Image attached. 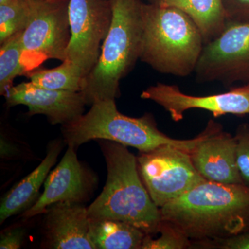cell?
<instances>
[{"label": "cell", "instance_id": "cell-18", "mask_svg": "<svg viewBox=\"0 0 249 249\" xmlns=\"http://www.w3.org/2000/svg\"><path fill=\"white\" fill-rule=\"evenodd\" d=\"M24 76L36 86L62 91H80L83 80L76 67L67 60L55 68L36 67L26 72Z\"/></svg>", "mask_w": 249, "mask_h": 249}, {"label": "cell", "instance_id": "cell-15", "mask_svg": "<svg viewBox=\"0 0 249 249\" xmlns=\"http://www.w3.org/2000/svg\"><path fill=\"white\" fill-rule=\"evenodd\" d=\"M62 150L61 142L53 141L49 144L47 155L40 164L13 187L1 199L0 224L12 216L24 212L38 199L39 193L52 167L56 163Z\"/></svg>", "mask_w": 249, "mask_h": 249}, {"label": "cell", "instance_id": "cell-16", "mask_svg": "<svg viewBox=\"0 0 249 249\" xmlns=\"http://www.w3.org/2000/svg\"><path fill=\"white\" fill-rule=\"evenodd\" d=\"M149 2L181 10L199 28L204 45L217 37L227 26L222 0H149Z\"/></svg>", "mask_w": 249, "mask_h": 249}, {"label": "cell", "instance_id": "cell-9", "mask_svg": "<svg viewBox=\"0 0 249 249\" xmlns=\"http://www.w3.org/2000/svg\"><path fill=\"white\" fill-rule=\"evenodd\" d=\"M71 40L66 60L82 78L96 65L112 20L111 0H69Z\"/></svg>", "mask_w": 249, "mask_h": 249}, {"label": "cell", "instance_id": "cell-23", "mask_svg": "<svg viewBox=\"0 0 249 249\" xmlns=\"http://www.w3.org/2000/svg\"><path fill=\"white\" fill-rule=\"evenodd\" d=\"M192 248L249 249V231L226 238L196 242Z\"/></svg>", "mask_w": 249, "mask_h": 249}, {"label": "cell", "instance_id": "cell-7", "mask_svg": "<svg viewBox=\"0 0 249 249\" xmlns=\"http://www.w3.org/2000/svg\"><path fill=\"white\" fill-rule=\"evenodd\" d=\"M137 164L142 182L160 209L205 180L189 152L171 145L140 152Z\"/></svg>", "mask_w": 249, "mask_h": 249}, {"label": "cell", "instance_id": "cell-26", "mask_svg": "<svg viewBox=\"0 0 249 249\" xmlns=\"http://www.w3.org/2000/svg\"><path fill=\"white\" fill-rule=\"evenodd\" d=\"M0 155L3 160L14 158L19 153L18 146L9 140H6L2 136L0 140Z\"/></svg>", "mask_w": 249, "mask_h": 249}, {"label": "cell", "instance_id": "cell-20", "mask_svg": "<svg viewBox=\"0 0 249 249\" xmlns=\"http://www.w3.org/2000/svg\"><path fill=\"white\" fill-rule=\"evenodd\" d=\"M29 19L28 0H0V45L24 31Z\"/></svg>", "mask_w": 249, "mask_h": 249}, {"label": "cell", "instance_id": "cell-5", "mask_svg": "<svg viewBox=\"0 0 249 249\" xmlns=\"http://www.w3.org/2000/svg\"><path fill=\"white\" fill-rule=\"evenodd\" d=\"M86 114L62 125L67 145L74 147L91 140H107L147 152L165 146L178 147L190 152L200 141L195 138L180 140L160 132L153 116L129 117L118 110L115 100L93 103Z\"/></svg>", "mask_w": 249, "mask_h": 249}, {"label": "cell", "instance_id": "cell-22", "mask_svg": "<svg viewBox=\"0 0 249 249\" xmlns=\"http://www.w3.org/2000/svg\"><path fill=\"white\" fill-rule=\"evenodd\" d=\"M234 137L239 173L243 184L249 187V124H239Z\"/></svg>", "mask_w": 249, "mask_h": 249}, {"label": "cell", "instance_id": "cell-10", "mask_svg": "<svg viewBox=\"0 0 249 249\" xmlns=\"http://www.w3.org/2000/svg\"><path fill=\"white\" fill-rule=\"evenodd\" d=\"M141 98L160 105L175 122L182 120L186 111L194 109L209 111L215 118L249 114V83L227 92L205 96H191L182 92L178 85L157 83L143 90Z\"/></svg>", "mask_w": 249, "mask_h": 249}, {"label": "cell", "instance_id": "cell-13", "mask_svg": "<svg viewBox=\"0 0 249 249\" xmlns=\"http://www.w3.org/2000/svg\"><path fill=\"white\" fill-rule=\"evenodd\" d=\"M207 125V135L189 152L195 168L207 181L243 184L236 160L235 137L213 120Z\"/></svg>", "mask_w": 249, "mask_h": 249}, {"label": "cell", "instance_id": "cell-2", "mask_svg": "<svg viewBox=\"0 0 249 249\" xmlns=\"http://www.w3.org/2000/svg\"><path fill=\"white\" fill-rule=\"evenodd\" d=\"M98 141L107 165V181L88 208V215L90 219L122 221L152 235L161 216L141 178L137 157L122 144Z\"/></svg>", "mask_w": 249, "mask_h": 249}, {"label": "cell", "instance_id": "cell-17", "mask_svg": "<svg viewBox=\"0 0 249 249\" xmlns=\"http://www.w3.org/2000/svg\"><path fill=\"white\" fill-rule=\"evenodd\" d=\"M145 235L122 221L90 219V238L96 249H141Z\"/></svg>", "mask_w": 249, "mask_h": 249}, {"label": "cell", "instance_id": "cell-4", "mask_svg": "<svg viewBox=\"0 0 249 249\" xmlns=\"http://www.w3.org/2000/svg\"><path fill=\"white\" fill-rule=\"evenodd\" d=\"M112 20L96 65L82 80L87 105L120 96L121 80L140 60L142 45L141 0H111Z\"/></svg>", "mask_w": 249, "mask_h": 249}, {"label": "cell", "instance_id": "cell-21", "mask_svg": "<svg viewBox=\"0 0 249 249\" xmlns=\"http://www.w3.org/2000/svg\"><path fill=\"white\" fill-rule=\"evenodd\" d=\"M192 249V242L172 223L161 219L152 235H145L141 249Z\"/></svg>", "mask_w": 249, "mask_h": 249}, {"label": "cell", "instance_id": "cell-25", "mask_svg": "<svg viewBox=\"0 0 249 249\" xmlns=\"http://www.w3.org/2000/svg\"><path fill=\"white\" fill-rule=\"evenodd\" d=\"M25 230L21 227H13L1 232L0 249H19L22 247Z\"/></svg>", "mask_w": 249, "mask_h": 249}, {"label": "cell", "instance_id": "cell-3", "mask_svg": "<svg viewBox=\"0 0 249 249\" xmlns=\"http://www.w3.org/2000/svg\"><path fill=\"white\" fill-rule=\"evenodd\" d=\"M140 60L163 74L189 76L196 71L204 42L199 28L181 10L142 2Z\"/></svg>", "mask_w": 249, "mask_h": 249}, {"label": "cell", "instance_id": "cell-24", "mask_svg": "<svg viewBox=\"0 0 249 249\" xmlns=\"http://www.w3.org/2000/svg\"><path fill=\"white\" fill-rule=\"evenodd\" d=\"M227 22H249V0H222Z\"/></svg>", "mask_w": 249, "mask_h": 249}, {"label": "cell", "instance_id": "cell-19", "mask_svg": "<svg viewBox=\"0 0 249 249\" xmlns=\"http://www.w3.org/2000/svg\"><path fill=\"white\" fill-rule=\"evenodd\" d=\"M23 32V31H22ZM22 32L13 36L0 47V94L4 96L14 86L18 76L27 71L22 62L23 49L21 37Z\"/></svg>", "mask_w": 249, "mask_h": 249}, {"label": "cell", "instance_id": "cell-12", "mask_svg": "<svg viewBox=\"0 0 249 249\" xmlns=\"http://www.w3.org/2000/svg\"><path fill=\"white\" fill-rule=\"evenodd\" d=\"M4 96L9 107L27 106L29 115L45 116L52 124L75 120L84 114L87 105L80 91L45 89L30 81L14 85Z\"/></svg>", "mask_w": 249, "mask_h": 249}, {"label": "cell", "instance_id": "cell-1", "mask_svg": "<svg viewBox=\"0 0 249 249\" xmlns=\"http://www.w3.org/2000/svg\"><path fill=\"white\" fill-rule=\"evenodd\" d=\"M193 243L249 231V187L204 180L160 209Z\"/></svg>", "mask_w": 249, "mask_h": 249}, {"label": "cell", "instance_id": "cell-14", "mask_svg": "<svg viewBox=\"0 0 249 249\" xmlns=\"http://www.w3.org/2000/svg\"><path fill=\"white\" fill-rule=\"evenodd\" d=\"M46 244L52 249H96L90 238L88 208L78 203H55L45 212Z\"/></svg>", "mask_w": 249, "mask_h": 249}, {"label": "cell", "instance_id": "cell-11", "mask_svg": "<svg viewBox=\"0 0 249 249\" xmlns=\"http://www.w3.org/2000/svg\"><path fill=\"white\" fill-rule=\"evenodd\" d=\"M76 147L68 145L58 165L49 173L44 191L35 204L24 211L22 217L30 219L45 213L49 206L55 203L83 204L88 201L97 185L96 175L78 160Z\"/></svg>", "mask_w": 249, "mask_h": 249}, {"label": "cell", "instance_id": "cell-8", "mask_svg": "<svg viewBox=\"0 0 249 249\" xmlns=\"http://www.w3.org/2000/svg\"><path fill=\"white\" fill-rule=\"evenodd\" d=\"M195 73L199 83H249V22H227L217 37L205 44Z\"/></svg>", "mask_w": 249, "mask_h": 249}, {"label": "cell", "instance_id": "cell-6", "mask_svg": "<svg viewBox=\"0 0 249 249\" xmlns=\"http://www.w3.org/2000/svg\"><path fill=\"white\" fill-rule=\"evenodd\" d=\"M29 19L22 32V62L27 71L49 59L65 61L71 40L69 0H28Z\"/></svg>", "mask_w": 249, "mask_h": 249}]
</instances>
